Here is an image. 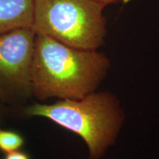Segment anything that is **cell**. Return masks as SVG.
<instances>
[{"label":"cell","instance_id":"obj_1","mask_svg":"<svg viewBox=\"0 0 159 159\" xmlns=\"http://www.w3.org/2000/svg\"><path fill=\"white\" fill-rule=\"evenodd\" d=\"M110 66L97 50L75 48L36 34L31 71L33 96L40 100L80 99L94 92Z\"/></svg>","mask_w":159,"mask_h":159},{"label":"cell","instance_id":"obj_2","mask_svg":"<svg viewBox=\"0 0 159 159\" xmlns=\"http://www.w3.org/2000/svg\"><path fill=\"white\" fill-rule=\"evenodd\" d=\"M30 116L50 119L83 139L89 159H100L114 144L124 121L118 99L109 92H94L80 99H60L53 104L34 103L25 110Z\"/></svg>","mask_w":159,"mask_h":159},{"label":"cell","instance_id":"obj_3","mask_svg":"<svg viewBox=\"0 0 159 159\" xmlns=\"http://www.w3.org/2000/svg\"><path fill=\"white\" fill-rule=\"evenodd\" d=\"M105 7L93 0H34L32 28L75 48L97 50L106 35Z\"/></svg>","mask_w":159,"mask_h":159},{"label":"cell","instance_id":"obj_4","mask_svg":"<svg viewBox=\"0 0 159 159\" xmlns=\"http://www.w3.org/2000/svg\"><path fill=\"white\" fill-rule=\"evenodd\" d=\"M35 31L21 27L0 35V102L22 104L33 96L31 71Z\"/></svg>","mask_w":159,"mask_h":159},{"label":"cell","instance_id":"obj_5","mask_svg":"<svg viewBox=\"0 0 159 159\" xmlns=\"http://www.w3.org/2000/svg\"><path fill=\"white\" fill-rule=\"evenodd\" d=\"M34 0H0V35L21 27H32Z\"/></svg>","mask_w":159,"mask_h":159},{"label":"cell","instance_id":"obj_6","mask_svg":"<svg viewBox=\"0 0 159 159\" xmlns=\"http://www.w3.org/2000/svg\"><path fill=\"white\" fill-rule=\"evenodd\" d=\"M25 144V140L21 135L11 130L0 128V150L7 153L19 150Z\"/></svg>","mask_w":159,"mask_h":159},{"label":"cell","instance_id":"obj_7","mask_svg":"<svg viewBox=\"0 0 159 159\" xmlns=\"http://www.w3.org/2000/svg\"><path fill=\"white\" fill-rule=\"evenodd\" d=\"M5 159H30V158L25 152L16 150L11 152H7L5 157Z\"/></svg>","mask_w":159,"mask_h":159},{"label":"cell","instance_id":"obj_8","mask_svg":"<svg viewBox=\"0 0 159 159\" xmlns=\"http://www.w3.org/2000/svg\"><path fill=\"white\" fill-rule=\"evenodd\" d=\"M93 1L97 2L102 4L104 6H106L111 4H115L119 2H124L126 0H93Z\"/></svg>","mask_w":159,"mask_h":159},{"label":"cell","instance_id":"obj_9","mask_svg":"<svg viewBox=\"0 0 159 159\" xmlns=\"http://www.w3.org/2000/svg\"><path fill=\"white\" fill-rule=\"evenodd\" d=\"M6 108H7V106L0 102V127H1L4 117H5L6 114ZM0 159H1V157H0Z\"/></svg>","mask_w":159,"mask_h":159}]
</instances>
